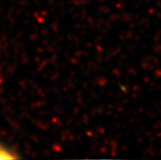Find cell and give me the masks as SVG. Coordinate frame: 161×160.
Segmentation results:
<instances>
[{"mask_svg":"<svg viewBox=\"0 0 161 160\" xmlns=\"http://www.w3.org/2000/svg\"><path fill=\"white\" fill-rule=\"evenodd\" d=\"M17 157V156L11 149H9L5 145L0 144V159H12Z\"/></svg>","mask_w":161,"mask_h":160,"instance_id":"cell-1","label":"cell"}]
</instances>
